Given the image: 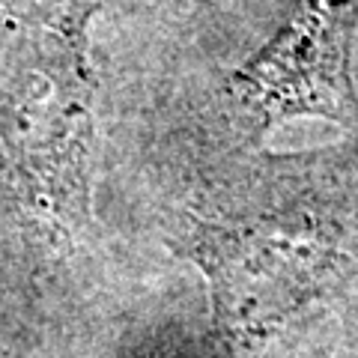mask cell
I'll return each instance as SVG.
<instances>
[{"instance_id": "6da1fadb", "label": "cell", "mask_w": 358, "mask_h": 358, "mask_svg": "<svg viewBox=\"0 0 358 358\" xmlns=\"http://www.w3.org/2000/svg\"><path fill=\"white\" fill-rule=\"evenodd\" d=\"M90 143L87 13L72 0H0V147L57 224L90 203Z\"/></svg>"}, {"instance_id": "7a4b0ae2", "label": "cell", "mask_w": 358, "mask_h": 358, "mask_svg": "<svg viewBox=\"0 0 358 358\" xmlns=\"http://www.w3.org/2000/svg\"><path fill=\"white\" fill-rule=\"evenodd\" d=\"M212 289L215 322L233 338H257L317 293L331 251L301 221L266 218L200 224L182 242Z\"/></svg>"}]
</instances>
